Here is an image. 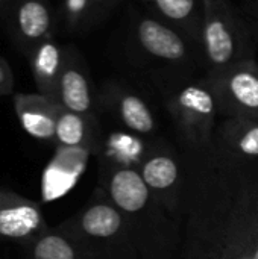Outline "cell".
<instances>
[{
  "instance_id": "44dd1931",
  "label": "cell",
  "mask_w": 258,
  "mask_h": 259,
  "mask_svg": "<svg viewBox=\"0 0 258 259\" xmlns=\"http://www.w3.org/2000/svg\"><path fill=\"white\" fill-rule=\"evenodd\" d=\"M14 87V73L6 59L0 56V97L11 94Z\"/></svg>"
},
{
  "instance_id": "e0dca14e",
  "label": "cell",
  "mask_w": 258,
  "mask_h": 259,
  "mask_svg": "<svg viewBox=\"0 0 258 259\" xmlns=\"http://www.w3.org/2000/svg\"><path fill=\"white\" fill-rule=\"evenodd\" d=\"M27 259H97L62 229L49 228L26 244Z\"/></svg>"
},
{
  "instance_id": "8992f818",
  "label": "cell",
  "mask_w": 258,
  "mask_h": 259,
  "mask_svg": "<svg viewBox=\"0 0 258 259\" xmlns=\"http://www.w3.org/2000/svg\"><path fill=\"white\" fill-rule=\"evenodd\" d=\"M137 170L154 197L181 225L186 188V168L181 150H176L167 140L155 137L148 141L146 153Z\"/></svg>"
},
{
  "instance_id": "5bb4252c",
  "label": "cell",
  "mask_w": 258,
  "mask_h": 259,
  "mask_svg": "<svg viewBox=\"0 0 258 259\" xmlns=\"http://www.w3.org/2000/svg\"><path fill=\"white\" fill-rule=\"evenodd\" d=\"M55 143L59 147L81 149L88 153L99 155L102 150L103 138L100 137L96 115L78 114L61 106L56 120Z\"/></svg>"
},
{
  "instance_id": "7402d4cb",
  "label": "cell",
  "mask_w": 258,
  "mask_h": 259,
  "mask_svg": "<svg viewBox=\"0 0 258 259\" xmlns=\"http://www.w3.org/2000/svg\"><path fill=\"white\" fill-rule=\"evenodd\" d=\"M246 14L252 21V26L258 30V0H251L246 6Z\"/></svg>"
},
{
  "instance_id": "7a4b0ae2",
  "label": "cell",
  "mask_w": 258,
  "mask_h": 259,
  "mask_svg": "<svg viewBox=\"0 0 258 259\" xmlns=\"http://www.w3.org/2000/svg\"><path fill=\"white\" fill-rule=\"evenodd\" d=\"M99 187L122 211L140 259H179L181 225L154 197L137 168L99 159Z\"/></svg>"
},
{
  "instance_id": "52a82bcc",
  "label": "cell",
  "mask_w": 258,
  "mask_h": 259,
  "mask_svg": "<svg viewBox=\"0 0 258 259\" xmlns=\"http://www.w3.org/2000/svg\"><path fill=\"white\" fill-rule=\"evenodd\" d=\"M217 112L224 118H246L258 121V64L254 59L243 61L222 73L207 74Z\"/></svg>"
},
{
  "instance_id": "4fadbf2b",
  "label": "cell",
  "mask_w": 258,
  "mask_h": 259,
  "mask_svg": "<svg viewBox=\"0 0 258 259\" xmlns=\"http://www.w3.org/2000/svg\"><path fill=\"white\" fill-rule=\"evenodd\" d=\"M14 109L21 127L40 141H55L56 120L61 105L43 94L14 96Z\"/></svg>"
},
{
  "instance_id": "9c48e42d",
  "label": "cell",
  "mask_w": 258,
  "mask_h": 259,
  "mask_svg": "<svg viewBox=\"0 0 258 259\" xmlns=\"http://www.w3.org/2000/svg\"><path fill=\"white\" fill-rule=\"evenodd\" d=\"M49 226L36 202L0 190V240L27 244Z\"/></svg>"
},
{
  "instance_id": "9a60e30c",
  "label": "cell",
  "mask_w": 258,
  "mask_h": 259,
  "mask_svg": "<svg viewBox=\"0 0 258 259\" xmlns=\"http://www.w3.org/2000/svg\"><path fill=\"white\" fill-rule=\"evenodd\" d=\"M152 17L182 33L195 47L201 49L202 0H146Z\"/></svg>"
},
{
  "instance_id": "cb8c5ba5",
  "label": "cell",
  "mask_w": 258,
  "mask_h": 259,
  "mask_svg": "<svg viewBox=\"0 0 258 259\" xmlns=\"http://www.w3.org/2000/svg\"><path fill=\"white\" fill-rule=\"evenodd\" d=\"M9 2H11V0H0V21H2V18H3V14H5V11H6Z\"/></svg>"
},
{
  "instance_id": "d6986e66",
  "label": "cell",
  "mask_w": 258,
  "mask_h": 259,
  "mask_svg": "<svg viewBox=\"0 0 258 259\" xmlns=\"http://www.w3.org/2000/svg\"><path fill=\"white\" fill-rule=\"evenodd\" d=\"M148 141L132 132H114L103 140L100 159L119 167L138 168L148 149Z\"/></svg>"
},
{
  "instance_id": "ffe728a7",
  "label": "cell",
  "mask_w": 258,
  "mask_h": 259,
  "mask_svg": "<svg viewBox=\"0 0 258 259\" xmlns=\"http://www.w3.org/2000/svg\"><path fill=\"white\" fill-rule=\"evenodd\" d=\"M91 0H64V17L68 29L76 30L90 23Z\"/></svg>"
},
{
  "instance_id": "8fae6325",
  "label": "cell",
  "mask_w": 258,
  "mask_h": 259,
  "mask_svg": "<svg viewBox=\"0 0 258 259\" xmlns=\"http://www.w3.org/2000/svg\"><path fill=\"white\" fill-rule=\"evenodd\" d=\"M103 102L126 131L144 140L155 138L158 129L155 115L146 100L137 93L119 85H108Z\"/></svg>"
},
{
  "instance_id": "5b68a950",
  "label": "cell",
  "mask_w": 258,
  "mask_h": 259,
  "mask_svg": "<svg viewBox=\"0 0 258 259\" xmlns=\"http://www.w3.org/2000/svg\"><path fill=\"white\" fill-rule=\"evenodd\" d=\"M164 105L182 146L199 147L213 143L219 112L214 94L205 79L167 87Z\"/></svg>"
},
{
  "instance_id": "3957f363",
  "label": "cell",
  "mask_w": 258,
  "mask_h": 259,
  "mask_svg": "<svg viewBox=\"0 0 258 259\" xmlns=\"http://www.w3.org/2000/svg\"><path fill=\"white\" fill-rule=\"evenodd\" d=\"M58 228L97 259H140L122 211L99 185L88 202Z\"/></svg>"
},
{
  "instance_id": "277c9868",
  "label": "cell",
  "mask_w": 258,
  "mask_h": 259,
  "mask_svg": "<svg viewBox=\"0 0 258 259\" xmlns=\"http://www.w3.org/2000/svg\"><path fill=\"white\" fill-rule=\"evenodd\" d=\"M201 52L208 74L254 59L251 29L228 0H202Z\"/></svg>"
},
{
  "instance_id": "603a6c76",
  "label": "cell",
  "mask_w": 258,
  "mask_h": 259,
  "mask_svg": "<svg viewBox=\"0 0 258 259\" xmlns=\"http://www.w3.org/2000/svg\"><path fill=\"white\" fill-rule=\"evenodd\" d=\"M109 3H111V0H91V15H90V20L96 14H99V11H102L103 8H106Z\"/></svg>"
},
{
  "instance_id": "2e32d148",
  "label": "cell",
  "mask_w": 258,
  "mask_h": 259,
  "mask_svg": "<svg viewBox=\"0 0 258 259\" xmlns=\"http://www.w3.org/2000/svg\"><path fill=\"white\" fill-rule=\"evenodd\" d=\"M27 59L38 93L56 100L58 80L64 65V49L52 36L41 41Z\"/></svg>"
},
{
  "instance_id": "ac0fdd59",
  "label": "cell",
  "mask_w": 258,
  "mask_h": 259,
  "mask_svg": "<svg viewBox=\"0 0 258 259\" xmlns=\"http://www.w3.org/2000/svg\"><path fill=\"white\" fill-rule=\"evenodd\" d=\"M214 140L239 156L258 161V121L246 118H224L216 126Z\"/></svg>"
},
{
  "instance_id": "6da1fadb",
  "label": "cell",
  "mask_w": 258,
  "mask_h": 259,
  "mask_svg": "<svg viewBox=\"0 0 258 259\" xmlns=\"http://www.w3.org/2000/svg\"><path fill=\"white\" fill-rule=\"evenodd\" d=\"M186 188L179 259H255L258 161L231 153L216 140L182 146Z\"/></svg>"
},
{
  "instance_id": "ba28073f",
  "label": "cell",
  "mask_w": 258,
  "mask_h": 259,
  "mask_svg": "<svg viewBox=\"0 0 258 259\" xmlns=\"http://www.w3.org/2000/svg\"><path fill=\"white\" fill-rule=\"evenodd\" d=\"M2 21L26 58L44 39L53 36V14L49 0H11Z\"/></svg>"
},
{
  "instance_id": "7c38bea8",
  "label": "cell",
  "mask_w": 258,
  "mask_h": 259,
  "mask_svg": "<svg viewBox=\"0 0 258 259\" xmlns=\"http://www.w3.org/2000/svg\"><path fill=\"white\" fill-rule=\"evenodd\" d=\"M56 102L62 108L78 114H94L88 73L73 47H64V65L58 80Z\"/></svg>"
},
{
  "instance_id": "30bf717a",
  "label": "cell",
  "mask_w": 258,
  "mask_h": 259,
  "mask_svg": "<svg viewBox=\"0 0 258 259\" xmlns=\"http://www.w3.org/2000/svg\"><path fill=\"white\" fill-rule=\"evenodd\" d=\"M135 39L144 53L172 64L187 62L193 47L182 33L152 15L137 21Z\"/></svg>"
}]
</instances>
